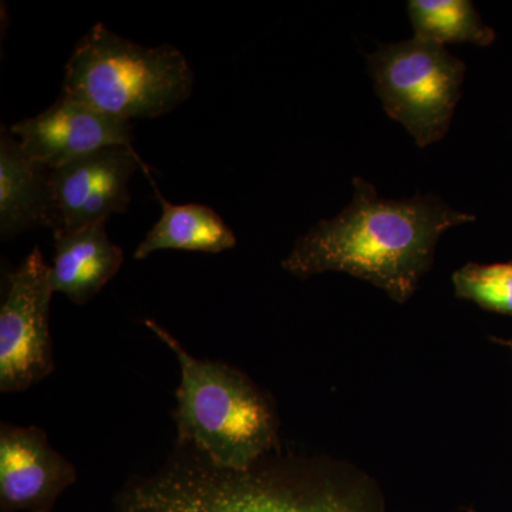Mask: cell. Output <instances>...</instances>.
Wrapping results in <instances>:
<instances>
[{"mask_svg":"<svg viewBox=\"0 0 512 512\" xmlns=\"http://www.w3.org/2000/svg\"><path fill=\"white\" fill-rule=\"evenodd\" d=\"M160 220L140 242L134 259H146L164 249L220 254L237 247V237L220 215L202 204L174 205L158 194Z\"/></svg>","mask_w":512,"mask_h":512,"instance_id":"12","label":"cell"},{"mask_svg":"<svg viewBox=\"0 0 512 512\" xmlns=\"http://www.w3.org/2000/svg\"><path fill=\"white\" fill-rule=\"evenodd\" d=\"M312 466L269 454L229 470L175 441L156 471L124 484L111 512H356Z\"/></svg>","mask_w":512,"mask_h":512,"instance_id":"2","label":"cell"},{"mask_svg":"<svg viewBox=\"0 0 512 512\" xmlns=\"http://www.w3.org/2000/svg\"><path fill=\"white\" fill-rule=\"evenodd\" d=\"M501 343H504V345L510 346L512 350V340H501Z\"/></svg>","mask_w":512,"mask_h":512,"instance_id":"15","label":"cell"},{"mask_svg":"<svg viewBox=\"0 0 512 512\" xmlns=\"http://www.w3.org/2000/svg\"><path fill=\"white\" fill-rule=\"evenodd\" d=\"M141 165L134 147H109L50 170V222L55 237L106 224L131 201Z\"/></svg>","mask_w":512,"mask_h":512,"instance_id":"7","label":"cell"},{"mask_svg":"<svg viewBox=\"0 0 512 512\" xmlns=\"http://www.w3.org/2000/svg\"><path fill=\"white\" fill-rule=\"evenodd\" d=\"M407 10L417 39L441 46H490L495 42L494 29L485 25L476 6L468 0H412L407 3Z\"/></svg>","mask_w":512,"mask_h":512,"instance_id":"13","label":"cell"},{"mask_svg":"<svg viewBox=\"0 0 512 512\" xmlns=\"http://www.w3.org/2000/svg\"><path fill=\"white\" fill-rule=\"evenodd\" d=\"M353 200L336 217L298 238L282 268L299 278L345 272L404 303L433 264L444 232L477 220L436 195L390 200L365 178L353 180Z\"/></svg>","mask_w":512,"mask_h":512,"instance_id":"1","label":"cell"},{"mask_svg":"<svg viewBox=\"0 0 512 512\" xmlns=\"http://www.w3.org/2000/svg\"><path fill=\"white\" fill-rule=\"evenodd\" d=\"M130 121L62 96L43 113L10 127L23 151L50 170L109 147H133Z\"/></svg>","mask_w":512,"mask_h":512,"instance_id":"8","label":"cell"},{"mask_svg":"<svg viewBox=\"0 0 512 512\" xmlns=\"http://www.w3.org/2000/svg\"><path fill=\"white\" fill-rule=\"evenodd\" d=\"M194 72L171 45L146 47L96 23L64 67L62 96L116 119H157L190 99Z\"/></svg>","mask_w":512,"mask_h":512,"instance_id":"4","label":"cell"},{"mask_svg":"<svg viewBox=\"0 0 512 512\" xmlns=\"http://www.w3.org/2000/svg\"><path fill=\"white\" fill-rule=\"evenodd\" d=\"M144 323L180 365L174 413L178 443L191 444L229 470H245L269 456L278 446V419L268 397L237 367L198 359L156 320Z\"/></svg>","mask_w":512,"mask_h":512,"instance_id":"3","label":"cell"},{"mask_svg":"<svg viewBox=\"0 0 512 512\" xmlns=\"http://www.w3.org/2000/svg\"><path fill=\"white\" fill-rule=\"evenodd\" d=\"M50 168L23 151L10 128L0 131V237L49 228Z\"/></svg>","mask_w":512,"mask_h":512,"instance_id":"10","label":"cell"},{"mask_svg":"<svg viewBox=\"0 0 512 512\" xmlns=\"http://www.w3.org/2000/svg\"><path fill=\"white\" fill-rule=\"evenodd\" d=\"M453 285L458 298L512 316V262L464 265L454 272Z\"/></svg>","mask_w":512,"mask_h":512,"instance_id":"14","label":"cell"},{"mask_svg":"<svg viewBox=\"0 0 512 512\" xmlns=\"http://www.w3.org/2000/svg\"><path fill=\"white\" fill-rule=\"evenodd\" d=\"M76 467L35 426H0V511L50 512L76 483Z\"/></svg>","mask_w":512,"mask_h":512,"instance_id":"9","label":"cell"},{"mask_svg":"<svg viewBox=\"0 0 512 512\" xmlns=\"http://www.w3.org/2000/svg\"><path fill=\"white\" fill-rule=\"evenodd\" d=\"M50 266L40 248L8 272L0 305V392L20 393L55 369Z\"/></svg>","mask_w":512,"mask_h":512,"instance_id":"6","label":"cell"},{"mask_svg":"<svg viewBox=\"0 0 512 512\" xmlns=\"http://www.w3.org/2000/svg\"><path fill=\"white\" fill-rule=\"evenodd\" d=\"M367 67L383 109L417 146L439 143L451 126L466 76V63L446 46L413 39L380 45Z\"/></svg>","mask_w":512,"mask_h":512,"instance_id":"5","label":"cell"},{"mask_svg":"<svg viewBox=\"0 0 512 512\" xmlns=\"http://www.w3.org/2000/svg\"><path fill=\"white\" fill-rule=\"evenodd\" d=\"M123 261V249L111 241L106 224L59 235L55 237V256L50 265L53 292L84 305L109 284Z\"/></svg>","mask_w":512,"mask_h":512,"instance_id":"11","label":"cell"}]
</instances>
